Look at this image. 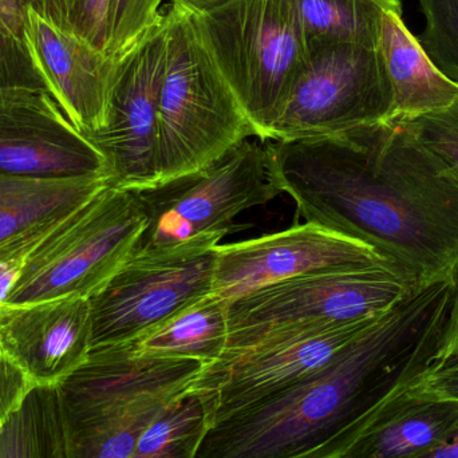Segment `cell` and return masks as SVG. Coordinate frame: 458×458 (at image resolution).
<instances>
[{"mask_svg": "<svg viewBox=\"0 0 458 458\" xmlns=\"http://www.w3.org/2000/svg\"><path fill=\"white\" fill-rule=\"evenodd\" d=\"M145 225L136 192L106 185L40 240L3 304L90 298L133 255Z\"/></svg>", "mask_w": 458, "mask_h": 458, "instance_id": "6", "label": "cell"}, {"mask_svg": "<svg viewBox=\"0 0 458 458\" xmlns=\"http://www.w3.org/2000/svg\"><path fill=\"white\" fill-rule=\"evenodd\" d=\"M382 266L395 264L360 240L304 223L276 233L219 245L214 293L232 301L293 277Z\"/></svg>", "mask_w": 458, "mask_h": 458, "instance_id": "13", "label": "cell"}, {"mask_svg": "<svg viewBox=\"0 0 458 458\" xmlns=\"http://www.w3.org/2000/svg\"><path fill=\"white\" fill-rule=\"evenodd\" d=\"M454 276L420 283L327 365L209 427L198 458H342L435 365Z\"/></svg>", "mask_w": 458, "mask_h": 458, "instance_id": "2", "label": "cell"}, {"mask_svg": "<svg viewBox=\"0 0 458 458\" xmlns=\"http://www.w3.org/2000/svg\"><path fill=\"white\" fill-rule=\"evenodd\" d=\"M406 392L417 397L458 403V357L428 369Z\"/></svg>", "mask_w": 458, "mask_h": 458, "instance_id": "29", "label": "cell"}, {"mask_svg": "<svg viewBox=\"0 0 458 458\" xmlns=\"http://www.w3.org/2000/svg\"><path fill=\"white\" fill-rule=\"evenodd\" d=\"M458 427V403L408 392L379 411L342 458H416L432 451Z\"/></svg>", "mask_w": 458, "mask_h": 458, "instance_id": "17", "label": "cell"}, {"mask_svg": "<svg viewBox=\"0 0 458 458\" xmlns=\"http://www.w3.org/2000/svg\"><path fill=\"white\" fill-rule=\"evenodd\" d=\"M38 384L0 347V429L18 413Z\"/></svg>", "mask_w": 458, "mask_h": 458, "instance_id": "28", "label": "cell"}, {"mask_svg": "<svg viewBox=\"0 0 458 458\" xmlns=\"http://www.w3.org/2000/svg\"><path fill=\"white\" fill-rule=\"evenodd\" d=\"M419 284L400 267L382 266L304 275L264 285L229 303L225 354L290 328L377 317Z\"/></svg>", "mask_w": 458, "mask_h": 458, "instance_id": "8", "label": "cell"}, {"mask_svg": "<svg viewBox=\"0 0 458 458\" xmlns=\"http://www.w3.org/2000/svg\"><path fill=\"white\" fill-rule=\"evenodd\" d=\"M134 192L147 225L133 253L172 250L207 234L225 237L240 214L280 195L266 145L250 140L200 171Z\"/></svg>", "mask_w": 458, "mask_h": 458, "instance_id": "7", "label": "cell"}, {"mask_svg": "<svg viewBox=\"0 0 458 458\" xmlns=\"http://www.w3.org/2000/svg\"><path fill=\"white\" fill-rule=\"evenodd\" d=\"M0 347L38 386H55L90 352L89 298L0 304Z\"/></svg>", "mask_w": 458, "mask_h": 458, "instance_id": "16", "label": "cell"}, {"mask_svg": "<svg viewBox=\"0 0 458 458\" xmlns=\"http://www.w3.org/2000/svg\"><path fill=\"white\" fill-rule=\"evenodd\" d=\"M393 94L381 48L309 40L306 66L271 141L335 136L390 117Z\"/></svg>", "mask_w": 458, "mask_h": 458, "instance_id": "10", "label": "cell"}, {"mask_svg": "<svg viewBox=\"0 0 458 458\" xmlns=\"http://www.w3.org/2000/svg\"><path fill=\"white\" fill-rule=\"evenodd\" d=\"M454 357H458V267L454 274V298L449 310L448 323L435 365Z\"/></svg>", "mask_w": 458, "mask_h": 458, "instance_id": "32", "label": "cell"}, {"mask_svg": "<svg viewBox=\"0 0 458 458\" xmlns=\"http://www.w3.org/2000/svg\"><path fill=\"white\" fill-rule=\"evenodd\" d=\"M3 43L13 45L8 42L2 34H0V88H8V86H31V88L46 89L42 85L37 75L26 70L19 69L13 62L8 61L4 56Z\"/></svg>", "mask_w": 458, "mask_h": 458, "instance_id": "33", "label": "cell"}, {"mask_svg": "<svg viewBox=\"0 0 458 458\" xmlns=\"http://www.w3.org/2000/svg\"><path fill=\"white\" fill-rule=\"evenodd\" d=\"M23 51L32 72L83 136L104 128L123 58L99 50L31 2L24 13Z\"/></svg>", "mask_w": 458, "mask_h": 458, "instance_id": "15", "label": "cell"}, {"mask_svg": "<svg viewBox=\"0 0 458 458\" xmlns=\"http://www.w3.org/2000/svg\"><path fill=\"white\" fill-rule=\"evenodd\" d=\"M38 5L107 53L112 0H50Z\"/></svg>", "mask_w": 458, "mask_h": 458, "instance_id": "26", "label": "cell"}, {"mask_svg": "<svg viewBox=\"0 0 458 458\" xmlns=\"http://www.w3.org/2000/svg\"><path fill=\"white\" fill-rule=\"evenodd\" d=\"M411 123L424 141L458 174V102Z\"/></svg>", "mask_w": 458, "mask_h": 458, "instance_id": "27", "label": "cell"}, {"mask_svg": "<svg viewBox=\"0 0 458 458\" xmlns=\"http://www.w3.org/2000/svg\"><path fill=\"white\" fill-rule=\"evenodd\" d=\"M46 234L32 237V239L24 240V242H18V244L0 250V304L4 303L8 293L15 285L21 268L26 263L27 256L39 244L40 240Z\"/></svg>", "mask_w": 458, "mask_h": 458, "instance_id": "30", "label": "cell"}, {"mask_svg": "<svg viewBox=\"0 0 458 458\" xmlns=\"http://www.w3.org/2000/svg\"><path fill=\"white\" fill-rule=\"evenodd\" d=\"M106 185L104 177L40 180L0 174V250L48 233Z\"/></svg>", "mask_w": 458, "mask_h": 458, "instance_id": "19", "label": "cell"}, {"mask_svg": "<svg viewBox=\"0 0 458 458\" xmlns=\"http://www.w3.org/2000/svg\"><path fill=\"white\" fill-rule=\"evenodd\" d=\"M26 4L23 0H0V34L21 50Z\"/></svg>", "mask_w": 458, "mask_h": 458, "instance_id": "31", "label": "cell"}, {"mask_svg": "<svg viewBox=\"0 0 458 458\" xmlns=\"http://www.w3.org/2000/svg\"><path fill=\"white\" fill-rule=\"evenodd\" d=\"M0 174L106 179V164L46 89L8 86L0 88Z\"/></svg>", "mask_w": 458, "mask_h": 458, "instance_id": "14", "label": "cell"}, {"mask_svg": "<svg viewBox=\"0 0 458 458\" xmlns=\"http://www.w3.org/2000/svg\"><path fill=\"white\" fill-rule=\"evenodd\" d=\"M295 3L307 39L335 40L368 47H379L385 13L403 11L401 0H295Z\"/></svg>", "mask_w": 458, "mask_h": 458, "instance_id": "21", "label": "cell"}, {"mask_svg": "<svg viewBox=\"0 0 458 458\" xmlns=\"http://www.w3.org/2000/svg\"><path fill=\"white\" fill-rule=\"evenodd\" d=\"M416 458H458V427L440 445Z\"/></svg>", "mask_w": 458, "mask_h": 458, "instance_id": "34", "label": "cell"}, {"mask_svg": "<svg viewBox=\"0 0 458 458\" xmlns=\"http://www.w3.org/2000/svg\"><path fill=\"white\" fill-rule=\"evenodd\" d=\"M196 360L145 354L131 344L90 350L55 385L67 458H129L150 422L191 389Z\"/></svg>", "mask_w": 458, "mask_h": 458, "instance_id": "3", "label": "cell"}, {"mask_svg": "<svg viewBox=\"0 0 458 458\" xmlns=\"http://www.w3.org/2000/svg\"><path fill=\"white\" fill-rule=\"evenodd\" d=\"M165 67L163 11L123 56L104 128L86 137L104 157L112 187L141 191L157 184L158 104Z\"/></svg>", "mask_w": 458, "mask_h": 458, "instance_id": "12", "label": "cell"}, {"mask_svg": "<svg viewBox=\"0 0 458 458\" xmlns=\"http://www.w3.org/2000/svg\"><path fill=\"white\" fill-rule=\"evenodd\" d=\"M0 458H67L54 386H38L0 429Z\"/></svg>", "mask_w": 458, "mask_h": 458, "instance_id": "23", "label": "cell"}, {"mask_svg": "<svg viewBox=\"0 0 458 458\" xmlns=\"http://www.w3.org/2000/svg\"><path fill=\"white\" fill-rule=\"evenodd\" d=\"M269 174L306 223L360 240L419 283L458 267V174L411 121L266 145Z\"/></svg>", "mask_w": 458, "mask_h": 458, "instance_id": "1", "label": "cell"}, {"mask_svg": "<svg viewBox=\"0 0 458 458\" xmlns=\"http://www.w3.org/2000/svg\"><path fill=\"white\" fill-rule=\"evenodd\" d=\"M425 29L417 37L432 64L458 85V0H417Z\"/></svg>", "mask_w": 458, "mask_h": 458, "instance_id": "24", "label": "cell"}, {"mask_svg": "<svg viewBox=\"0 0 458 458\" xmlns=\"http://www.w3.org/2000/svg\"><path fill=\"white\" fill-rule=\"evenodd\" d=\"M222 239L207 234L172 250L133 253L89 298L91 350L131 344L214 293Z\"/></svg>", "mask_w": 458, "mask_h": 458, "instance_id": "9", "label": "cell"}, {"mask_svg": "<svg viewBox=\"0 0 458 458\" xmlns=\"http://www.w3.org/2000/svg\"><path fill=\"white\" fill-rule=\"evenodd\" d=\"M164 21L166 67L158 104L157 184L200 171L255 137L187 11L171 2Z\"/></svg>", "mask_w": 458, "mask_h": 458, "instance_id": "5", "label": "cell"}, {"mask_svg": "<svg viewBox=\"0 0 458 458\" xmlns=\"http://www.w3.org/2000/svg\"><path fill=\"white\" fill-rule=\"evenodd\" d=\"M377 317L271 334L204 366L190 390L203 398L214 425L319 370Z\"/></svg>", "mask_w": 458, "mask_h": 458, "instance_id": "11", "label": "cell"}, {"mask_svg": "<svg viewBox=\"0 0 458 458\" xmlns=\"http://www.w3.org/2000/svg\"><path fill=\"white\" fill-rule=\"evenodd\" d=\"M389 10L382 18L381 48L393 94L390 117L416 120L458 102V85L445 77L425 53L403 18Z\"/></svg>", "mask_w": 458, "mask_h": 458, "instance_id": "18", "label": "cell"}, {"mask_svg": "<svg viewBox=\"0 0 458 458\" xmlns=\"http://www.w3.org/2000/svg\"><path fill=\"white\" fill-rule=\"evenodd\" d=\"M209 427L203 398L188 390L150 422L129 458H198Z\"/></svg>", "mask_w": 458, "mask_h": 458, "instance_id": "22", "label": "cell"}, {"mask_svg": "<svg viewBox=\"0 0 458 458\" xmlns=\"http://www.w3.org/2000/svg\"><path fill=\"white\" fill-rule=\"evenodd\" d=\"M187 11L255 137L269 140L309 58L295 0H171Z\"/></svg>", "mask_w": 458, "mask_h": 458, "instance_id": "4", "label": "cell"}, {"mask_svg": "<svg viewBox=\"0 0 458 458\" xmlns=\"http://www.w3.org/2000/svg\"><path fill=\"white\" fill-rule=\"evenodd\" d=\"M161 0H112L107 53L123 58L160 21Z\"/></svg>", "mask_w": 458, "mask_h": 458, "instance_id": "25", "label": "cell"}, {"mask_svg": "<svg viewBox=\"0 0 458 458\" xmlns=\"http://www.w3.org/2000/svg\"><path fill=\"white\" fill-rule=\"evenodd\" d=\"M229 303L211 293L131 344L145 354L216 362L227 349Z\"/></svg>", "mask_w": 458, "mask_h": 458, "instance_id": "20", "label": "cell"}]
</instances>
